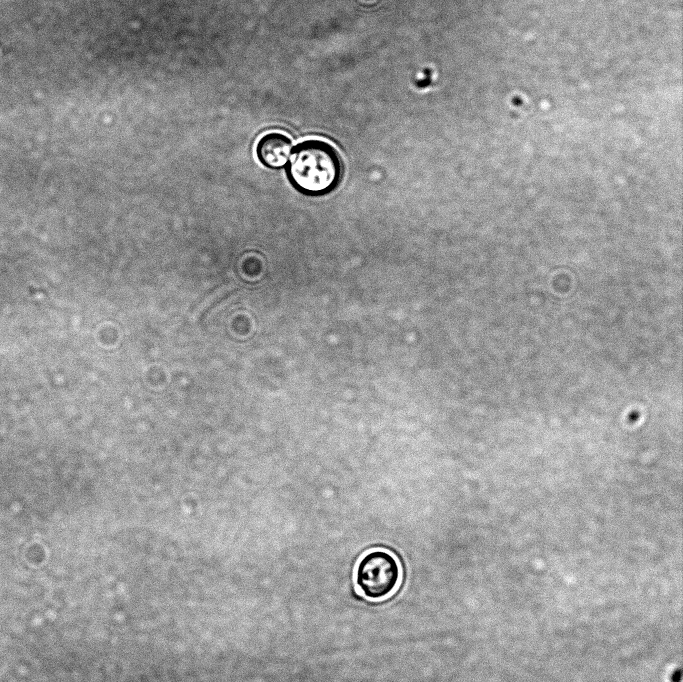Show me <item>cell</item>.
I'll return each instance as SVG.
<instances>
[{
	"instance_id": "cell-1",
	"label": "cell",
	"mask_w": 683,
	"mask_h": 682,
	"mask_svg": "<svg viewBox=\"0 0 683 682\" xmlns=\"http://www.w3.org/2000/svg\"><path fill=\"white\" fill-rule=\"evenodd\" d=\"M285 172L290 185L307 197H321L335 191L343 177L338 151L329 143L310 139L292 150Z\"/></svg>"
},
{
	"instance_id": "cell-2",
	"label": "cell",
	"mask_w": 683,
	"mask_h": 682,
	"mask_svg": "<svg viewBox=\"0 0 683 682\" xmlns=\"http://www.w3.org/2000/svg\"><path fill=\"white\" fill-rule=\"evenodd\" d=\"M400 579V568L396 559L386 551L374 550L359 561L355 581L363 596L378 600L389 596Z\"/></svg>"
},
{
	"instance_id": "cell-3",
	"label": "cell",
	"mask_w": 683,
	"mask_h": 682,
	"mask_svg": "<svg viewBox=\"0 0 683 682\" xmlns=\"http://www.w3.org/2000/svg\"><path fill=\"white\" fill-rule=\"evenodd\" d=\"M293 144L284 134L272 132L264 135L257 143L256 155L262 165L269 169L284 168L291 156Z\"/></svg>"
}]
</instances>
